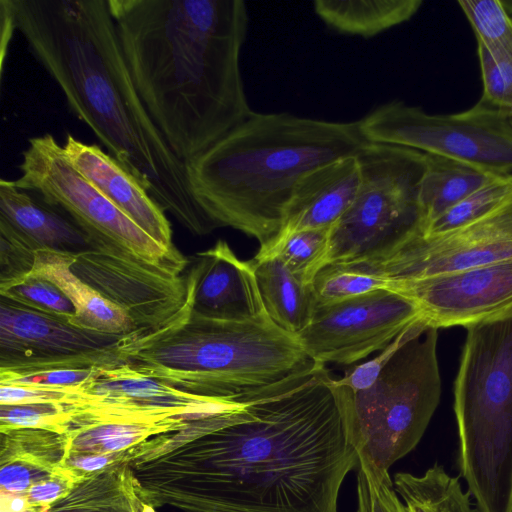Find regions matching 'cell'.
<instances>
[{
	"mask_svg": "<svg viewBox=\"0 0 512 512\" xmlns=\"http://www.w3.org/2000/svg\"><path fill=\"white\" fill-rule=\"evenodd\" d=\"M393 484L409 512H473L469 491L442 465L434 464L422 475L397 473Z\"/></svg>",
	"mask_w": 512,
	"mask_h": 512,
	"instance_id": "cell-27",
	"label": "cell"
},
{
	"mask_svg": "<svg viewBox=\"0 0 512 512\" xmlns=\"http://www.w3.org/2000/svg\"><path fill=\"white\" fill-rule=\"evenodd\" d=\"M76 482L74 477L61 468L50 478L33 485L24 494L34 507L46 512L52 504L66 496Z\"/></svg>",
	"mask_w": 512,
	"mask_h": 512,
	"instance_id": "cell-42",
	"label": "cell"
},
{
	"mask_svg": "<svg viewBox=\"0 0 512 512\" xmlns=\"http://www.w3.org/2000/svg\"><path fill=\"white\" fill-rule=\"evenodd\" d=\"M58 470H50L20 460L0 464V491L24 493L33 485L53 476Z\"/></svg>",
	"mask_w": 512,
	"mask_h": 512,
	"instance_id": "cell-40",
	"label": "cell"
},
{
	"mask_svg": "<svg viewBox=\"0 0 512 512\" xmlns=\"http://www.w3.org/2000/svg\"><path fill=\"white\" fill-rule=\"evenodd\" d=\"M134 85L184 163L254 111L241 77L242 0H107Z\"/></svg>",
	"mask_w": 512,
	"mask_h": 512,
	"instance_id": "cell-3",
	"label": "cell"
},
{
	"mask_svg": "<svg viewBox=\"0 0 512 512\" xmlns=\"http://www.w3.org/2000/svg\"><path fill=\"white\" fill-rule=\"evenodd\" d=\"M366 143L359 120L253 112L185 166L193 196L215 228L239 230L263 250L279 235L299 181Z\"/></svg>",
	"mask_w": 512,
	"mask_h": 512,
	"instance_id": "cell-4",
	"label": "cell"
},
{
	"mask_svg": "<svg viewBox=\"0 0 512 512\" xmlns=\"http://www.w3.org/2000/svg\"><path fill=\"white\" fill-rule=\"evenodd\" d=\"M12 183L65 213L92 248L182 275L188 260L156 242L108 200L69 161L63 145L46 133L28 139Z\"/></svg>",
	"mask_w": 512,
	"mask_h": 512,
	"instance_id": "cell-9",
	"label": "cell"
},
{
	"mask_svg": "<svg viewBox=\"0 0 512 512\" xmlns=\"http://www.w3.org/2000/svg\"><path fill=\"white\" fill-rule=\"evenodd\" d=\"M36 252L0 219V290L20 282L32 273Z\"/></svg>",
	"mask_w": 512,
	"mask_h": 512,
	"instance_id": "cell-36",
	"label": "cell"
},
{
	"mask_svg": "<svg viewBox=\"0 0 512 512\" xmlns=\"http://www.w3.org/2000/svg\"><path fill=\"white\" fill-rule=\"evenodd\" d=\"M437 339L438 328L420 318L373 384L355 392L334 384L359 466L387 473L420 442L441 395Z\"/></svg>",
	"mask_w": 512,
	"mask_h": 512,
	"instance_id": "cell-7",
	"label": "cell"
},
{
	"mask_svg": "<svg viewBox=\"0 0 512 512\" xmlns=\"http://www.w3.org/2000/svg\"><path fill=\"white\" fill-rule=\"evenodd\" d=\"M73 272L120 308L140 334L162 330L191 311L183 275L90 248L74 255Z\"/></svg>",
	"mask_w": 512,
	"mask_h": 512,
	"instance_id": "cell-14",
	"label": "cell"
},
{
	"mask_svg": "<svg viewBox=\"0 0 512 512\" xmlns=\"http://www.w3.org/2000/svg\"><path fill=\"white\" fill-rule=\"evenodd\" d=\"M499 178L475 165L426 154V168L419 189L421 229L459 201Z\"/></svg>",
	"mask_w": 512,
	"mask_h": 512,
	"instance_id": "cell-23",
	"label": "cell"
},
{
	"mask_svg": "<svg viewBox=\"0 0 512 512\" xmlns=\"http://www.w3.org/2000/svg\"><path fill=\"white\" fill-rule=\"evenodd\" d=\"M357 159L360 187L351 206L330 228L326 266L371 258L419 225V189L426 154L367 142Z\"/></svg>",
	"mask_w": 512,
	"mask_h": 512,
	"instance_id": "cell-8",
	"label": "cell"
},
{
	"mask_svg": "<svg viewBox=\"0 0 512 512\" xmlns=\"http://www.w3.org/2000/svg\"><path fill=\"white\" fill-rule=\"evenodd\" d=\"M0 296L70 322L76 316V309L69 298L50 280L33 273L20 282L1 289Z\"/></svg>",
	"mask_w": 512,
	"mask_h": 512,
	"instance_id": "cell-33",
	"label": "cell"
},
{
	"mask_svg": "<svg viewBox=\"0 0 512 512\" xmlns=\"http://www.w3.org/2000/svg\"><path fill=\"white\" fill-rule=\"evenodd\" d=\"M131 449L109 454H68L62 468L78 482L110 467L128 463Z\"/></svg>",
	"mask_w": 512,
	"mask_h": 512,
	"instance_id": "cell-41",
	"label": "cell"
},
{
	"mask_svg": "<svg viewBox=\"0 0 512 512\" xmlns=\"http://www.w3.org/2000/svg\"><path fill=\"white\" fill-rule=\"evenodd\" d=\"M512 195V177H499L477 189L421 229L424 236L438 235L472 223L500 207Z\"/></svg>",
	"mask_w": 512,
	"mask_h": 512,
	"instance_id": "cell-30",
	"label": "cell"
},
{
	"mask_svg": "<svg viewBox=\"0 0 512 512\" xmlns=\"http://www.w3.org/2000/svg\"><path fill=\"white\" fill-rule=\"evenodd\" d=\"M0 512H43L34 507L24 493H8L0 491Z\"/></svg>",
	"mask_w": 512,
	"mask_h": 512,
	"instance_id": "cell-43",
	"label": "cell"
},
{
	"mask_svg": "<svg viewBox=\"0 0 512 512\" xmlns=\"http://www.w3.org/2000/svg\"><path fill=\"white\" fill-rule=\"evenodd\" d=\"M330 229H308L277 237L254 259L278 258L303 283L312 285L326 266Z\"/></svg>",
	"mask_w": 512,
	"mask_h": 512,
	"instance_id": "cell-28",
	"label": "cell"
},
{
	"mask_svg": "<svg viewBox=\"0 0 512 512\" xmlns=\"http://www.w3.org/2000/svg\"><path fill=\"white\" fill-rule=\"evenodd\" d=\"M143 512H156V511H155V508H153L152 506H150L144 502Z\"/></svg>",
	"mask_w": 512,
	"mask_h": 512,
	"instance_id": "cell-45",
	"label": "cell"
},
{
	"mask_svg": "<svg viewBox=\"0 0 512 512\" xmlns=\"http://www.w3.org/2000/svg\"><path fill=\"white\" fill-rule=\"evenodd\" d=\"M360 183L357 154L312 170L297 184L277 237L301 230L330 229L353 203Z\"/></svg>",
	"mask_w": 512,
	"mask_h": 512,
	"instance_id": "cell-19",
	"label": "cell"
},
{
	"mask_svg": "<svg viewBox=\"0 0 512 512\" xmlns=\"http://www.w3.org/2000/svg\"><path fill=\"white\" fill-rule=\"evenodd\" d=\"M483 93L481 101L512 115V59L477 41Z\"/></svg>",
	"mask_w": 512,
	"mask_h": 512,
	"instance_id": "cell-34",
	"label": "cell"
},
{
	"mask_svg": "<svg viewBox=\"0 0 512 512\" xmlns=\"http://www.w3.org/2000/svg\"><path fill=\"white\" fill-rule=\"evenodd\" d=\"M75 388H48L17 384H0V405L28 403L70 404Z\"/></svg>",
	"mask_w": 512,
	"mask_h": 512,
	"instance_id": "cell-39",
	"label": "cell"
},
{
	"mask_svg": "<svg viewBox=\"0 0 512 512\" xmlns=\"http://www.w3.org/2000/svg\"><path fill=\"white\" fill-rule=\"evenodd\" d=\"M367 142L456 159L499 177H512V116L479 100L454 114H429L393 100L361 120Z\"/></svg>",
	"mask_w": 512,
	"mask_h": 512,
	"instance_id": "cell-10",
	"label": "cell"
},
{
	"mask_svg": "<svg viewBox=\"0 0 512 512\" xmlns=\"http://www.w3.org/2000/svg\"><path fill=\"white\" fill-rule=\"evenodd\" d=\"M500 3L504 10L512 16V0H500Z\"/></svg>",
	"mask_w": 512,
	"mask_h": 512,
	"instance_id": "cell-44",
	"label": "cell"
},
{
	"mask_svg": "<svg viewBox=\"0 0 512 512\" xmlns=\"http://www.w3.org/2000/svg\"><path fill=\"white\" fill-rule=\"evenodd\" d=\"M436 328L464 326L512 310V259L460 271L389 282Z\"/></svg>",
	"mask_w": 512,
	"mask_h": 512,
	"instance_id": "cell-16",
	"label": "cell"
},
{
	"mask_svg": "<svg viewBox=\"0 0 512 512\" xmlns=\"http://www.w3.org/2000/svg\"><path fill=\"white\" fill-rule=\"evenodd\" d=\"M15 29L108 153L187 230L214 225L191 191L185 163L153 122L124 58L107 0H0Z\"/></svg>",
	"mask_w": 512,
	"mask_h": 512,
	"instance_id": "cell-2",
	"label": "cell"
},
{
	"mask_svg": "<svg viewBox=\"0 0 512 512\" xmlns=\"http://www.w3.org/2000/svg\"><path fill=\"white\" fill-rule=\"evenodd\" d=\"M124 337L84 329L0 296L1 371L116 366L124 363L119 354Z\"/></svg>",
	"mask_w": 512,
	"mask_h": 512,
	"instance_id": "cell-12",
	"label": "cell"
},
{
	"mask_svg": "<svg viewBox=\"0 0 512 512\" xmlns=\"http://www.w3.org/2000/svg\"><path fill=\"white\" fill-rule=\"evenodd\" d=\"M0 219L36 251L77 255L92 248L87 235L65 213L12 180L0 181Z\"/></svg>",
	"mask_w": 512,
	"mask_h": 512,
	"instance_id": "cell-20",
	"label": "cell"
},
{
	"mask_svg": "<svg viewBox=\"0 0 512 512\" xmlns=\"http://www.w3.org/2000/svg\"><path fill=\"white\" fill-rule=\"evenodd\" d=\"M74 407L63 403L0 405V430L43 428L66 433Z\"/></svg>",
	"mask_w": 512,
	"mask_h": 512,
	"instance_id": "cell-35",
	"label": "cell"
},
{
	"mask_svg": "<svg viewBox=\"0 0 512 512\" xmlns=\"http://www.w3.org/2000/svg\"><path fill=\"white\" fill-rule=\"evenodd\" d=\"M454 412L477 512H512V310L467 327Z\"/></svg>",
	"mask_w": 512,
	"mask_h": 512,
	"instance_id": "cell-6",
	"label": "cell"
},
{
	"mask_svg": "<svg viewBox=\"0 0 512 512\" xmlns=\"http://www.w3.org/2000/svg\"><path fill=\"white\" fill-rule=\"evenodd\" d=\"M100 367L61 368L29 372L0 370V384L29 385L48 388H74L91 380Z\"/></svg>",
	"mask_w": 512,
	"mask_h": 512,
	"instance_id": "cell-38",
	"label": "cell"
},
{
	"mask_svg": "<svg viewBox=\"0 0 512 512\" xmlns=\"http://www.w3.org/2000/svg\"><path fill=\"white\" fill-rule=\"evenodd\" d=\"M421 0H316L314 11L331 29L364 38L411 19Z\"/></svg>",
	"mask_w": 512,
	"mask_h": 512,
	"instance_id": "cell-25",
	"label": "cell"
},
{
	"mask_svg": "<svg viewBox=\"0 0 512 512\" xmlns=\"http://www.w3.org/2000/svg\"><path fill=\"white\" fill-rule=\"evenodd\" d=\"M186 282L192 313L210 319L269 318L259 291L254 260L240 259L224 240L198 252Z\"/></svg>",
	"mask_w": 512,
	"mask_h": 512,
	"instance_id": "cell-17",
	"label": "cell"
},
{
	"mask_svg": "<svg viewBox=\"0 0 512 512\" xmlns=\"http://www.w3.org/2000/svg\"><path fill=\"white\" fill-rule=\"evenodd\" d=\"M356 512H409L394 489L389 472L358 467Z\"/></svg>",
	"mask_w": 512,
	"mask_h": 512,
	"instance_id": "cell-37",
	"label": "cell"
},
{
	"mask_svg": "<svg viewBox=\"0 0 512 512\" xmlns=\"http://www.w3.org/2000/svg\"><path fill=\"white\" fill-rule=\"evenodd\" d=\"M63 148L72 165L108 200L160 245L178 251L165 211L119 161L99 145L84 143L71 134Z\"/></svg>",
	"mask_w": 512,
	"mask_h": 512,
	"instance_id": "cell-18",
	"label": "cell"
},
{
	"mask_svg": "<svg viewBox=\"0 0 512 512\" xmlns=\"http://www.w3.org/2000/svg\"><path fill=\"white\" fill-rule=\"evenodd\" d=\"M458 5L477 41L512 59V16L504 10L500 0H461Z\"/></svg>",
	"mask_w": 512,
	"mask_h": 512,
	"instance_id": "cell-32",
	"label": "cell"
},
{
	"mask_svg": "<svg viewBox=\"0 0 512 512\" xmlns=\"http://www.w3.org/2000/svg\"><path fill=\"white\" fill-rule=\"evenodd\" d=\"M259 291L271 321L297 337L310 323L316 300L312 285L295 277L276 257L254 259Z\"/></svg>",
	"mask_w": 512,
	"mask_h": 512,
	"instance_id": "cell-22",
	"label": "cell"
},
{
	"mask_svg": "<svg viewBox=\"0 0 512 512\" xmlns=\"http://www.w3.org/2000/svg\"><path fill=\"white\" fill-rule=\"evenodd\" d=\"M142 500L183 512H338L359 467L325 365L247 394L132 448Z\"/></svg>",
	"mask_w": 512,
	"mask_h": 512,
	"instance_id": "cell-1",
	"label": "cell"
},
{
	"mask_svg": "<svg viewBox=\"0 0 512 512\" xmlns=\"http://www.w3.org/2000/svg\"><path fill=\"white\" fill-rule=\"evenodd\" d=\"M238 399L204 397L147 376L128 363L100 367L76 389L71 428L107 419L199 418L233 407Z\"/></svg>",
	"mask_w": 512,
	"mask_h": 512,
	"instance_id": "cell-15",
	"label": "cell"
},
{
	"mask_svg": "<svg viewBox=\"0 0 512 512\" xmlns=\"http://www.w3.org/2000/svg\"><path fill=\"white\" fill-rule=\"evenodd\" d=\"M312 288L316 305H324L389 289V281L351 265L330 264L316 275Z\"/></svg>",
	"mask_w": 512,
	"mask_h": 512,
	"instance_id": "cell-31",
	"label": "cell"
},
{
	"mask_svg": "<svg viewBox=\"0 0 512 512\" xmlns=\"http://www.w3.org/2000/svg\"><path fill=\"white\" fill-rule=\"evenodd\" d=\"M420 318L412 300L380 289L316 305L310 323L296 338L316 363L348 365L381 351Z\"/></svg>",
	"mask_w": 512,
	"mask_h": 512,
	"instance_id": "cell-13",
	"label": "cell"
},
{
	"mask_svg": "<svg viewBox=\"0 0 512 512\" xmlns=\"http://www.w3.org/2000/svg\"><path fill=\"white\" fill-rule=\"evenodd\" d=\"M67 433L43 428L0 430V464L20 460L50 470L62 468L68 453Z\"/></svg>",
	"mask_w": 512,
	"mask_h": 512,
	"instance_id": "cell-29",
	"label": "cell"
},
{
	"mask_svg": "<svg viewBox=\"0 0 512 512\" xmlns=\"http://www.w3.org/2000/svg\"><path fill=\"white\" fill-rule=\"evenodd\" d=\"M73 259L74 255L38 250L32 271L54 283L73 303L76 316L71 323L84 329L119 336L140 333L120 308L73 272Z\"/></svg>",
	"mask_w": 512,
	"mask_h": 512,
	"instance_id": "cell-21",
	"label": "cell"
},
{
	"mask_svg": "<svg viewBox=\"0 0 512 512\" xmlns=\"http://www.w3.org/2000/svg\"><path fill=\"white\" fill-rule=\"evenodd\" d=\"M119 354L147 376L219 399L241 398L318 364L270 318L226 321L192 310L162 330L126 336Z\"/></svg>",
	"mask_w": 512,
	"mask_h": 512,
	"instance_id": "cell-5",
	"label": "cell"
},
{
	"mask_svg": "<svg viewBox=\"0 0 512 512\" xmlns=\"http://www.w3.org/2000/svg\"><path fill=\"white\" fill-rule=\"evenodd\" d=\"M195 419V418H194ZM186 417L153 420L107 419L68 430V454H109L123 452L144 441L181 429Z\"/></svg>",
	"mask_w": 512,
	"mask_h": 512,
	"instance_id": "cell-26",
	"label": "cell"
},
{
	"mask_svg": "<svg viewBox=\"0 0 512 512\" xmlns=\"http://www.w3.org/2000/svg\"><path fill=\"white\" fill-rule=\"evenodd\" d=\"M512 259V195L486 216L449 232L411 231L381 253L352 265L398 281L460 271Z\"/></svg>",
	"mask_w": 512,
	"mask_h": 512,
	"instance_id": "cell-11",
	"label": "cell"
},
{
	"mask_svg": "<svg viewBox=\"0 0 512 512\" xmlns=\"http://www.w3.org/2000/svg\"><path fill=\"white\" fill-rule=\"evenodd\" d=\"M143 504L134 473L123 463L79 480L46 512H143Z\"/></svg>",
	"mask_w": 512,
	"mask_h": 512,
	"instance_id": "cell-24",
	"label": "cell"
}]
</instances>
